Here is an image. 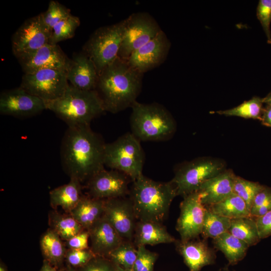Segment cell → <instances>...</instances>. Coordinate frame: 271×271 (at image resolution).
<instances>
[{
    "label": "cell",
    "mask_w": 271,
    "mask_h": 271,
    "mask_svg": "<svg viewBox=\"0 0 271 271\" xmlns=\"http://www.w3.org/2000/svg\"><path fill=\"white\" fill-rule=\"evenodd\" d=\"M105 144L90 125L68 126L60 148L64 171L70 178L86 183L104 169Z\"/></svg>",
    "instance_id": "obj_1"
},
{
    "label": "cell",
    "mask_w": 271,
    "mask_h": 271,
    "mask_svg": "<svg viewBox=\"0 0 271 271\" xmlns=\"http://www.w3.org/2000/svg\"><path fill=\"white\" fill-rule=\"evenodd\" d=\"M143 74L118 57L104 68L95 90L105 111L116 113L131 107L141 91Z\"/></svg>",
    "instance_id": "obj_2"
},
{
    "label": "cell",
    "mask_w": 271,
    "mask_h": 271,
    "mask_svg": "<svg viewBox=\"0 0 271 271\" xmlns=\"http://www.w3.org/2000/svg\"><path fill=\"white\" fill-rule=\"evenodd\" d=\"M176 196L177 190L171 181L158 182L142 174L132 181L128 197L138 221L163 223Z\"/></svg>",
    "instance_id": "obj_3"
},
{
    "label": "cell",
    "mask_w": 271,
    "mask_h": 271,
    "mask_svg": "<svg viewBox=\"0 0 271 271\" xmlns=\"http://www.w3.org/2000/svg\"><path fill=\"white\" fill-rule=\"evenodd\" d=\"M44 102L46 109L54 113L68 126L90 125L94 118L105 111L96 90H83L70 84L61 97Z\"/></svg>",
    "instance_id": "obj_4"
},
{
    "label": "cell",
    "mask_w": 271,
    "mask_h": 271,
    "mask_svg": "<svg viewBox=\"0 0 271 271\" xmlns=\"http://www.w3.org/2000/svg\"><path fill=\"white\" fill-rule=\"evenodd\" d=\"M131 108L130 132L139 141H165L174 134L176 129L175 120L163 105L137 101Z\"/></svg>",
    "instance_id": "obj_5"
},
{
    "label": "cell",
    "mask_w": 271,
    "mask_h": 271,
    "mask_svg": "<svg viewBox=\"0 0 271 271\" xmlns=\"http://www.w3.org/2000/svg\"><path fill=\"white\" fill-rule=\"evenodd\" d=\"M145 154L139 141L127 132L105 144L104 166L128 176L132 181L143 174Z\"/></svg>",
    "instance_id": "obj_6"
},
{
    "label": "cell",
    "mask_w": 271,
    "mask_h": 271,
    "mask_svg": "<svg viewBox=\"0 0 271 271\" xmlns=\"http://www.w3.org/2000/svg\"><path fill=\"white\" fill-rule=\"evenodd\" d=\"M124 25L123 20L99 27L84 45L82 52L93 62L98 74L118 57Z\"/></svg>",
    "instance_id": "obj_7"
},
{
    "label": "cell",
    "mask_w": 271,
    "mask_h": 271,
    "mask_svg": "<svg viewBox=\"0 0 271 271\" xmlns=\"http://www.w3.org/2000/svg\"><path fill=\"white\" fill-rule=\"evenodd\" d=\"M225 170V163L219 160L197 159L179 167L171 182L176 187L177 196L184 197L197 191L203 183Z\"/></svg>",
    "instance_id": "obj_8"
},
{
    "label": "cell",
    "mask_w": 271,
    "mask_h": 271,
    "mask_svg": "<svg viewBox=\"0 0 271 271\" xmlns=\"http://www.w3.org/2000/svg\"><path fill=\"white\" fill-rule=\"evenodd\" d=\"M125 20L118 57L126 60L132 53L162 31L155 19L147 12L132 14Z\"/></svg>",
    "instance_id": "obj_9"
},
{
    "label": "cell",
    "mask_w": 271,
    "mask_h": 271,
    "mask_svg": "<svg viewBox=\"0 0 271 271\" xmlns=\"http://www.w3.org/2000/svg\"><path fill=\"white\" fill-rule=\"evenodd\" d=\"M69 85L66 71L46 69L24 74L20 87L44 101H49L63 95Z\"/></svg>",
    "instance_id": "obj_10"
},
{
    "label": "cell",
    "mask_w": 271,
    "mask_h": 271,
    "mask_svg": "<svg viewBox=\"0 0 271 271\" xmlns=\"http://www.w3.org/2000/svg\"><path fill=\"white\" fill-rule=\"evenodd\" d=\"M51 30L40 14L26 20L13 34L12 49L16 57L49 44Z\"/></svg>",
    "instance_id": "obj_11"
},
{
    "label": "cell",
    "mask_w": 271,
    "mask_h": 271,
    "mask_svg": "<svg viewBox=\"0 0 271 271\" xmlns=\"http://www.w3.org/2000/svg\"><path fill=\"white\" fill-rule=\"evenodd\" d=\"M130 180L122 172L104 169L86 183L87 195L101 200L126 197L129 193Z\"/></svg>",
    "instance_id": "obj_12"
},
{
    "label": "cell",
    "mask_w": 271,
    "mask_h": 271,
    "mask_svg": "<svg viewBox=\"0 0 271 271\" xmlns=\"http://www.w3.org/2000/svg\"><path fill=\"white\" fill-rule=\"evenodd\" d=\"M180 205V213L176 229L181 240L194 239L201 234L206 208L202 203L198 191L183 197Z\"/></svg>",
    "instance_id": "obj_13"
},
{
    "label": "cell",
    "mask_w": 271,
    "mask_h": 271,
    "mask_svg": "<svg viewBox=\"0 0 271 271\" xmlns=\"http://www.w3.org/2000/svg\"><path fill=\"white\" fill-rule=\"evenodd\" d=\"M46 109L45 102L21 87L3 91L0 94V113L18 118L37 115Z\"/></svg>",
    "instance_id": "obj_14"
},
{
    "label": "cell",
    "mask_w": 271,
    "mask_h": 271,
    "mask_svg": "<svg viewBox=\"0 0 271 271\" xmlns=\"http://www.w3.org/2000/svg\"><path fill=\"white\" fill-rule=\"evenodd\" d=\"M16 58L25 74L46 69L67 72L70 61V59L58 44H50Z\"/></svg>",
    "instance_id": "obj_15"
},
{
    "label": "cell",
    "mask_w": 271,
    "mask_h": 271,
    "mask_svg": "<svg viewBox=\"0 0 271 271\" xmlns=\"http://www.w3.org/2000/svg\"><path fill=\"white\" fill-rule=\"evenodd\" d=\"M170 48L171 42L162 30L154 38L132 53L126 61L132 68L144 74L164 63Z\"/></svg>",
    "instance_id": "obj_16"
},
{
    "label": "cell",
    "mask_w": 271,
    "mask_h": 271,
    "mask_svg": "<svg viewBox=\"0 0 271 271\" xmlns=\"http://www.w3.org/2000/svg\"><path fill=\"white\" fill-rule=\"evenodd\" d=\"M104 216L123 240L133 241L138 220L129 197L104 200Z\"/></svg>",
    "instance_id": "obj_17"
},
{
    "label": "cell",
    "mask_w": 271,
    "mask_h": 271,
    "mask_svg": "<svg viewBox=\"0 0 271 271\" xmlns=\"http://www.w3.org/2000/svg\"><path fill=\"white\" fill-rule=\"evenodd\" d=\"M98 76L94 63L84 52L73 54L67 71L71 85L83 90H95Z\"/></svg>",
    "instance_id": "obj_18"
},
{
    "label": "cell",
    "mask_w": 271,
    "mask_h": 271,
    "mask_svg": "<svg viewBox=\"0 0 271 271\" xmlns=\"http://www.w3.org/2000/svg\"><path fill=\"white\" fill-rule=\"evenodd\" d=\"M89 248L96 256L108 258L123 241L104 215L89 229Z\"/></svg>",
    "instance_id": "obj_19"
},
{
    "label": "cell",
    "mask_w": 271,
    "mask_h": 271,
    "mask_svg": "<svg viewBox=\"0 0 271 271\" xmlns=\"http://www.w3.org/2000/svg\"><path fill=\"white\" fill-rule=\"evenodd\" d=\"M195 239L175 241L176 248L189 271H200L204 266L214 264L216 258L214 251L204 240Z\"/></svg>",
    "instance_id": "obj_20"
},
{
    "label": "cell",
    "mask_w": 271,
    "mask_h": 271,
    "mask_svg": "<svg viewBox=\"0 0 271 271\" xmlns=\"http://www.w3.org/2000/svg\"><path fill=\"white\" fill-rule=\"evenodd\" d=\"M236 175L231 170H225L203 183L198 190L202 203L210 206L218 203L233 193Z\"/></svg>",
    "instance_id": "obj_21"
},
{
    "label": "cell",
    "mask_w": 271,
    "mask_h": 271,
    "mask_svg": "<svg viewBox=\"0 0 271 271\" xmlns=\"http://www.w3.org/2000/svg\"><path fill=\"white\" fill-rule=\"evenodd\" d=\"M133 240L137 247L169 243L176 241L163 223L149 221L137 222Z\"/></svg>",
    "instance_id": "obj_22"
},
{
    "label": "cell",
    "mask_w": 271,
    "mask_h": 271,
    "mask_svg": "<svg viewBox=\"0 0 271 271\" xmlns=\"http://www.w3.org/2000/svg\"><path fill=\"white\" fill-rule=\"evenodd\" d=\"M82 183L74 178H70L66 184L58 187L49 193L50 203L54 210L60 207L69 213L83 196Z\"/></svg>",
    "instance_id": "obj_23"
},
{
    "label": "cell",
    "mask_w": 271,
    "mask_h": 271,
    "mask_svg": "<svg viewBox=\"0 0 271 271\" xmlns=\"http://www.w3.org/2000/svg\"><path fill=\"white\" fill-rule=\"evenodd\" d=\"M104 200L84 195L70 214L84 229H89L104 215Z\"/></svg>",
    "instance_id": "obj_24"
},
{
    "label": "cell",
    "mask_w": 271,
    "mask_h": 271,
    "mask_svg": "<svg viewBox=\"0 0 271 271\" xmlns=\"http://www.w3.org/2000/svg\"><path fill=\"white\" fill-rule=\"evenodd\" d=\"M61 238L51 229L41 236L40 245L44 259L59 269L62 266L67 250Z\"/></svg>",
    "instance_id": "obj_25"
},
{
    "label": "cell",
    "mask_w": 271,
    "mask_h": 271,
    "mask_svg": "<svg viewBox=\"0 0 271 271\" xmlns=\"http://www.w3.org/2000/svg\"><path fill=\"white\" fill-rule=\"evenodd\" d=\"M214 245L225 255L230 265H235L245 256L249 245L226 232L213 239Z\"/></svg>",
    "instance_id": "obj_26"
},
{
    "label": "cell",
    "mask_w": 271,
    "mask_h": 271,
    "mask_svg": "<svg viewBox=\"0 0 271 271\" xmlns=\"http://www.w3.org/2000/svg\"><path fill=\"white\" fill-rule=\"evenodd\" d=\"M48 224L50 229L66 241L86 229L70 214H62L54 209L49 213Z\"/></svg>",
    "instance_id": "obj_27"
},
{
    "label": "cell",
    "mask_w": 271,
    "mask_h": 271,
    "mask_svg": "<svg viewBox=\"0 0 271 271\" xmlns=\"http://www.w3.org/2000/svg\"><path fill=\"white\" fill-rule=\"evenodd\" d=\"M206 207L214 213L231 219L250 216L245 202L234 193L223 200Z\"/></svg>",
    "instance_id": "obj_28"
},
{
    "label": "cell",
    "mask_w": 271,
    "mask_h": 271,
    "mask_svg": "<svg viewBox=\"0 0 271 271\" xmlns=\"http://www.w3.org/2000/svg\"><path fill=\"white\" fill-rule=\"evenodd\" d=\"M228 232L246 243L249 246L256 244L260 239L255 218L251 216L231 219Z\"/></svg>",
    "instance_id": "obj_29"
},
{
    "label": "cell",
    "mask_w": 271,
    "mask_h": 271,
    "mask_svg": "<svg viewBox=\"0 0 271 271\" xmlns=\"http://www.w3.org/2000/svg\"><path fill=\"white\" fill-rule=\"evenodd\" d=\"M206 210L201 235L204 238H215L227 232L231 219L217 214L205 206Z\"/></svg>",
    "instance_id": "obj_30"
},
{
    "label": "cell",
    "mask_w": 271,
    "mask_h": 271,
    "mask_svg": "<svg viewBox=\"0 0 271 271\" xmlns=\"http://www.w3.org/2000/svg\"><path fill=\"white\" fill-rule=\"evenodd\" d=\"M263 103L262 98L255 96L234 108L218 110L215 112L225 116H238L260 120L263 109Z\"/></svg>",
    "instance_id": "obj_31"
},
{
    "label": "cell",
    "mask_w": 271,
    "mask_h": 271,
    "mask_svg": "<svg viewBox=\"0 0 271 271\" xmlns=\"http://www.w3.org/2000/svg\"><path fill=\"white\" fill-rule=\"evenodd\" d=\"M133 241L123 240L109 254V258L115 265L125 269H132L138 253Z\"/></svg>",
    "instance_id": "obj_32"
},
{
    "label": "cell",
    "mask_w": 271,
    "mask_h": 271,
    "mask_svg": "<svg viewBox=\"0 0 271 271\" xmlns=\"http://www.w3.org/2000/svg\"><path fill=\"white\" fill-rule=\"evenodd\" d=\"M80 24L79 18L73 15L59 22L51 31L49 44H58L61 41L72 38Z\"/></svg>",
    "instance_id": "obj_33"
},
{
    "label": "cell",
    "mask_w": 271,
    "mask_h": 271,
    "mask_svg": "<svg viewBox=\"0 0 271 271\" xmlns=\"http://www.w3.org/2000/svg\"><path fill=\"white\" fill-rule=\"evenodd\" d=\"M264 187L257 182L249 181L236 176L233 193L245 202L250 211L255 197Z\"/></svg>",
    "instance_id": "obj_34"
},
{
    "label": "cell",
    "mask_w": 271,
    "mask_h": 271,
    "mask_svg": "<svg viewBox=\"0 0 271 271\" xmlns=\"http://www.w3.org/2000/svg\"><path fill=\"white\" fill-rule=\"evenodd\" d=\"M40 15L45 24L51 31L59 22L72 15L70 9L54 0L50 1L47 10Z\"/></svg>",
    "instance_id": "obj_35"
},
{
    "label": "cell",
    "mask_w": 271,
    "mask_h": 271,
    "mask_svg": "<svg viewBox=\"0 0 271 271\" xmlns=\"http://www.w3.org/2000/svg\"><path fill=\"white\" fill-rule=\"evenodd\" d=\"M137 249V257L132 269L133 271H154L158 254L147 249L145 245L139 246Z\"/></svg>",
    "instance_id": "obj_36"
},
{
    "label": "cell",
    "mask_w": 271,
    "mask_h": 271,
    "mask_svg": "<svg viewBox=\"0 0 271 271\" xmlns=\"http://www.w3.org/2000/svg\"><path fill=\"white\" fill-rule=\"evenodd\" d=\"M269 211H271V189L264 187L254 198L250 216L257 217Z\"/></svg>",
    "instance_id": "obj_37"
},
{
    "label": "cell",
    "mask_w": 271,
    "mask_h": 271,
    "mask_svg": "<svg viewBox=\"0 0 271 271\" xmlns=\"http://www.w3.org/2000/svg\"><path fill=\"white\" fill-rule=\"evenodd\" d=\"M256 17L265 33L268 44H271V0H259L256 8Z\"/></svg>",
    "instance_id": "obj_38"
},
{
    "label": "cell",
    "mask_w": 271,
    "mask_h": 271,
    "mask_svg": "<svg viewBox=\"0 0 271 271\" xmlns=\"http://www.w3.org/2000/svg\"><path fill=\"white\" fill-rule=\"evenodd\" d=\"M95 256L90 248L68 249L66 251L65 260L68 265L76 268L84 266Z\"/></svg>",
    "instance_id": "obj_39"
},
{
    "label": "cell",
    "mask_w": 271,
    "mask_h": 271,
    "mask_svg": "<svg viewBox=\"0 0 271 271\" xmlns=\"http://www.w3.org/2000/svg\"><path fill=\"white\" fill-rule=\"evenodd\" d=\"M76 271H115L116 265L108 258L95 256Z\"/></svg>",
    "instance_id": "obj_40"
},
{
    "label": "cell",
    "mask_w": 271,
    "mask_h": 271,
    "mask_svg": "<svg viewBox=\"0 0 271 271\" xmlns=\"http://www.w3.org/2000/svg\"><path fill=\"white\" fill-rule=\"evenodd\" d=\"M89 233L84 229L67 241L69 249H84L89 248Z\"/></svg>",
    "instance_id": "obj_41"
},
{
    "label": "cell",
    "mask_w": 271,
    "mask_h": 271,
    "mask_svg": "<svg viewBox=\"0 0 271 271\" xmlns=\"http://www.w3.org/2000/svg\"><path fill=\"white\" fill-rule=\"evenodd\" d=\"M254 218L259 238L262 239L271 235V211Z\"/></svg>",
    "instance_id": "obj_42"
},
{
    "label": "cell",
    "mask_w": 271,
    "mask_h": 271,
    "mask_svg": "<svg viewBox=\"0 0 271 271\" xmlns=\"http://www.w3.org/2000/svg\"><path fill=\"white\" fill-rule=\"evenodd\" d=\"M260 121L264 125L271 127V106L263 108Z\"/></svg>",
    "instance_id": "obj_43"
},
{
    "label": "cell",
    "mask_w": 271,
    "mask_h": 271,
    "mask_svg": "<svg viewBox=\"0 0 271 271\" xmlns=\"http://www.w3.org/2000/svg\"><path fill=\"white\" fill-rule=\"evenodd\" d=\"M39 271H61L51 265L48 261L44 259Z\"/></svg>",
    "instance_id": "obj_44"
},
{
    "label": "cell",
    "mask_w": 271,
    "mask_h": 271,
    "mask_svg": "<svg viewBox=\"0 0 271 271\" xmlns=\"http://www.w3.org/2000/svg\"><path fill=\"white\" fill-rule=\"evenodd\" d=\"M262 102L263 103L266 104V105L271 106V92L268 94L264 98H262Z\"/></svg>",
    "instance_id": "obj_45"
},
{
    "label": "cell",
    "mask_w": 271,
    "mask_h": 271,
    "mask_svg": "<svg viewBox=\"0 0 271 271\" xmlns=\"http://www.w3.org/2000/svg\"><path fill=\"white\" fill-rule=\"evenodd\" d=\"M115 271H133V270L132 269L123 268L119 265H116Z\"/></svg>",
    "instance_id": "obj_46"
},
{
    "label": "cell",
    "mask_w": 271,
    "mask_h": 271,
    "mask_svg": "<svg viewBox=\"0 0 271 271\" xmlns=\"http://www.w3.org/2000/svg\"><path fill=\"white\" fill-rule=\"evenodd\" d=\"M0 271H8L6 266L2 261H1L0 263Z\"/></svg>",
    "instance_id": "obj_47"
},
{
    "label": "cell",
    "mask_w": 271,
    "mask_h": 271,
    "mask_svg": "<svg viewBox=\"0 0 271 271\" xmlns=\"http://www.w3.org/2000/svg\"><path fill=\"white\" fill-rule=\"evenodd\" d=\"M65 271H76V270L74 267L67 264L66 267Z\"/></svg>",
    "instance_id": "obj_48"
},
{
    "label": "cell",
    "mask_w": 271,
    "mask_h": 271,
    "mask_svg": "<svg viewBox=\"0 0 271 271\" xmlns=\"http://www.w3.org/2000/svg\"><path fill=\"white\" fill-rule=\"evenodd\" d=\"M224 269L226 270V271H229L227 267L224 268Z\"/></svg>",
    "instance_id": "obj_49"
},
{
    "label": "cell",
    "mask_w": 271,
    "mask_h": 271,
    "mask_svg": "<svg viewBox=\"0 0 271 271\" xmlns=\"http://www.w3.org/2000/svg\"><path fill=\"white\" fill-rule=\"evenodd\" d=\"M218 271H222V270H221V269H219Z\"/></svg>",
    "instance_id": "obj_50"
}]
</instances>
